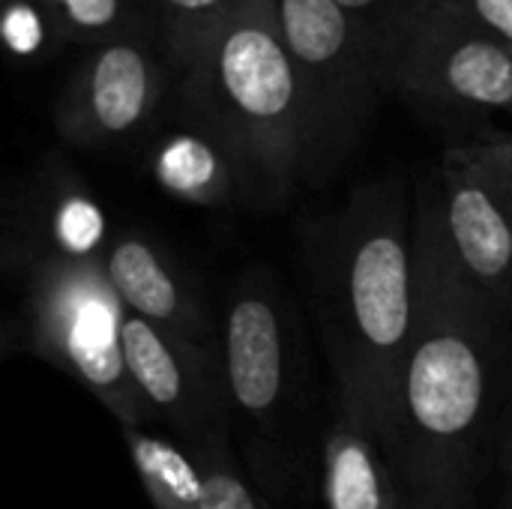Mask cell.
<instances>
[{"instance_id": "cell-1", "label": "cell", "mask_w": 512, "mask_h": 509, "mask_svg": "<svg viewBox=\"0 0 512 509\" xmlns=\"http://www.w3.org/2000/svg\"><path fill=\"white\" fill-rule=\"evenodd\" d=\"M414 246L417 327L387 459L402 509H471L504 342L453 264L432 180L414 198Z\"/></svg>"}, {"instance_id": "cell-2", "label": "cell", "mask_w": 512, "mask_h": 509, "mask_svg": "<svg viewBox=\"0 0 512 509\" xmlns=\"http://www.w3.org/2000/svg\"><path fill=\"white\" fill-rule=\"evenodd\" d=\"M309 252L312 309L351 408L390 453L399 423L405 360L417 327L414 207L399 177L375 180L318 225Z\"/></svg>"}, {"instance_id": "cell-3", "label": "cell", "mask_w": 512, "mask_h": 509, "mask_svg": "<svg viewBox=\"0 0 512 509\" xmlns=\"http://www.w3.org/2000/svg\"><path fill=\"white\" fill-rule=\"evenodd\" d=\"M180 72L192 129L225 150L240 192L279 201L312 180L309 111L273 0H240Z\"/></svg>"}, {"instance_id": "cell-4", "label": "cell", "mask_w": 512, "mask_h": 509, "mask_svg": "<svg viewBox=\"0 0 512 509\" xmlns=\"http://www.w3.org/2000/svg\"><path fill=\"white\" fill-rule=\"evenodd\" d=\"M24 345L78 381L120 426L141 429L153 420L123 354L126 306L105 264L69 249L33 255L24 279Z\"/></svg>"}, {"instance_id": "cell-5", "label": "cell", "mask_w": 512, "mask_h": 509, "mask_svg": "<svg viewBox=\"0 0 512 509\" xmlns=\"http://www.w3.org/2000/svg\"><path fill=\"white\" fill-rule=\"evenodd\" d=\"M273 12L303 87L318 180L360 141L387 93L384 60L369 30L336 0H273Z\"/></svg>"}, {"instance_id": "cell-6", "label": "cell", "mask_w": 512, "mask_h": 509, "mask_svg": "<svg viewBox=\"0 0 512 509\" xmlns=\"http://www.w3.org/2000/svg\"><path fill=\"white\" fill-rule=\"evenodd\" d=\"M432 183L453 264L507 351L512 339V132L447 147Z\"/></svg>"}, {"instance_id": "cell-7", "label": "cell", "mask_w": 512, "mask_h": 509, "mask_svg": "<svg viewBox=\"0 0 512 509\" xmlns=\"http://www.w3.org/2000/svg\"><path fill=\"white\" fill-rule=\"evenodd\" d=\"M294 321L276 291L264 282L234 291L222 333L219 357L231 399V417L255 435L261 453H285L300 417L303 363Z\"/></svg>"}, {"instance_id": "cell-8", "label": "cell", "mask_w": 512, "mask_h": 509, "mask_svg": "<svg viewBox=\"0 0 512 509\" xmlns=\"http://www.w3.org/2000/svg\"><path fill=\"white\" fill-rule=\"evenodd\" d=\"M390 90L450 114L510 111L512 48L432 0L396 51Z\"/></svg>"}, {"instance_id": "cell-9", "label": "cell", "mask_w": 512, "mask_h": 509, "mask_svg": "<svg viewBox=\"0 0 512 509\" xmlns=\"http://www.w3.org/2000/svg\"><path fill=\"white\" fill-rule=\"evenodd\" d=\"M123 354L150 414L183 435L195 459L228 453L231 399L219 345H198L126 312Z\"/></svg>"}, {"instance_id": "cell-10", "label": "cell", "mask_w": 512, "mask_h": 509, "mask_svg": "<svg viewBox=\"0 0 512 509\" xmlns=\"http://www.w3.org/2000/svg\"><path fill=\"white\" fill-rule=\"evenodd\" d=\"M165 87V66L150 39H120L90 48L69 75L54 126L75 147H105L138 132Z\"/></svg>"}, {"instance_id": "cell-11", "label": "cell", "mask_w": 512, "mask_h": 509, "mask_svg": "<svg viewBox=\"0 0 512 509\" xmlns=\"http://www.w3.org/2000/svg\"><path fill=\"white\" fill-rule=\"evenodd\" d=\"M105 273L126 312L180 333L198 345H219L216 327L183 276L141 237H120L105 255Z\"/></svg>"}, {"instance_id": "cell-12", "label": "cell", "mask_w": 512, "mask_h": 509, "mask_svg": "<svg viewBox=\"0 0 512 509\" xmlns=\"http://www.w3.org/2000/svg\"><path fill=\"white\" fill-rule=\"evenodd\" d=\"M324 501L327 509H402L384 447L345 405L324 441Z\"/></svg>"}, {"instance_id": "cell-13", "label": "cell", "mask_w": 512, "mask_h": 509, "mask_svg": "<svg viewBox=\"0 0 512 509\" xmlns=\"http://www.w3.org/2000/svg\"><path fill=\"white\" fill-rule=\"evenodd\" d=\"M153 174L171 195L195 204H225L240 192L231 159L198 129L168 135L153 153Z\"/></svg>"}, {"instance_id": "cell-14", "label": "cell", "mask_w": 512, "mask_h": 509, "mask_svg": "<svg viewBox=\"0 0 512 509\" xmlns=\"http://www.w3.org/2000/svg\"><path fill=\"white\" fill-rule=\"evenodd\" d=\"M123 438L138 471L144 492L156 509H201L204 504V474L192 453L177 444L147 435L141 429L123 426Z\"/></svg>"}, {"instance_id": "cell-15", "label": "cell", "mask_w": 512, "mask_h": 509, "mask_svg": "<svg viewBox=\"0 0 512 509\" xmlns=\"http://www.w3.org/2000/svg\"><path fill=\"white\" fill-rule=\"evenodd\" d=\"M63 39L78 45H108L120 39H150L156 15L147 0H48Z\"/></svg>"}, {"instance_id": "cell-16", "label": "cell", "mask_w": 512, "mask_h": 509, "mask_svg": "<svg viewBox=\"0 0 512 509\" xmlns=\"http://www.w3.org/2000/svg\"><path fill=\"white\" fill-rule=\"evenodd\" d=\"M147 3L162 30L168 60L177 69H183V63L195 54L204 36L240 6V0H147Z\"/></svg>"}, {"instance_id": "cell-17", "label": "cell", "mask_w": 512, "mask_h": 509, "mask_svg": "<svg viewBox=\"0 0 512 509\" xmlns=\"http://www.w3.org/2000/svg\"><path fill=\"white\" fill-rule=\"evenodd\" d=\"M3 45L18 63H42L66 45L48 0H3Z\"/></svg>"}, {"instance_id": "cell-18", "label": "cell", "mask_w": 512, "mask_h": 509, "mask_svg": "<svg viewBox=\"0 0 512 509\" xmlns=\"http://www.w3.org/2000/svg\"><path fill=\"white\" fill-rule=\"evenodd\" d=\"M336 3H342L375 39L387 72V90H390V66L396 60V51L408 36V30L414 27V21L420 18V12L432 0H336Z\"/></svg>"}, {"instance_id": "cell-19", "label": "cell", "mask_w": 512, "mask_h": 509, "mask_svg": "<svg viewBox=\"0 0 512 509\" xmlns=\"http://www.w3.org/2000/svg\"><path fill=\"white\" fill-rule=\"evenodd\" d=\"M195 462L204 474V504H201V509H258L255 495L249 492V486L237 474L228 453L198 456Z\"/></svg>"}, {"instance_id": "cell-20", "label": "cell", "mask_w": 512, "mask_h": 509, "mask_svg": "<svg viewBox=\"0 0 512 509\" xmlns=\"http://www.w3.org/2000/svg\"><path fill=\"white\" fill-rule=\"evenodd\" d=\"M480 30L512 48V0H444Z\"/></svg>"}, {"instance_id": "cell-21", "label": "cell", "mask_w": 512, "mask_h": 509, "mask_svg": "<svg viewBox=\"0 0 512 509\" xmlns=\"http://www.w3.org/2000/svg\"><path fill=\"white\" fill-rule=\"evenodd\" d=\"M504 471H507V483H510V509H512V435L507 438V447H504Z\"/></svg>"}, {"instance_id": "cell-22", "label": "cell", "mask_w": 512, "mask_h": 509, "mask_svg": "<svg viewBox=\"0 0 512 509\" xmlns=\"http://www.w3.org/2000/svg\"><path fill=\"white\" fill-rule=\"evenodd\" d=\"M504 357H507V387H510V411H512V339H510V345H507V351H504ZM501 363H504V360H501ZM510 435H512V429H510Z\"/></svg>"}, {"instance_id": "cell-23", "label": "cell", "mask_w": 512, "mask_h": 509, "mask_svg": "<svg viewBox=\"0 0 512 509\" xmlns=\"http://www.w3.org/2000/svg\"><path fill=\"white\" fill-rule=\"evenodd\" d=\"M510 114H512V105H510Z\"/></svg>"}]
</instances>
